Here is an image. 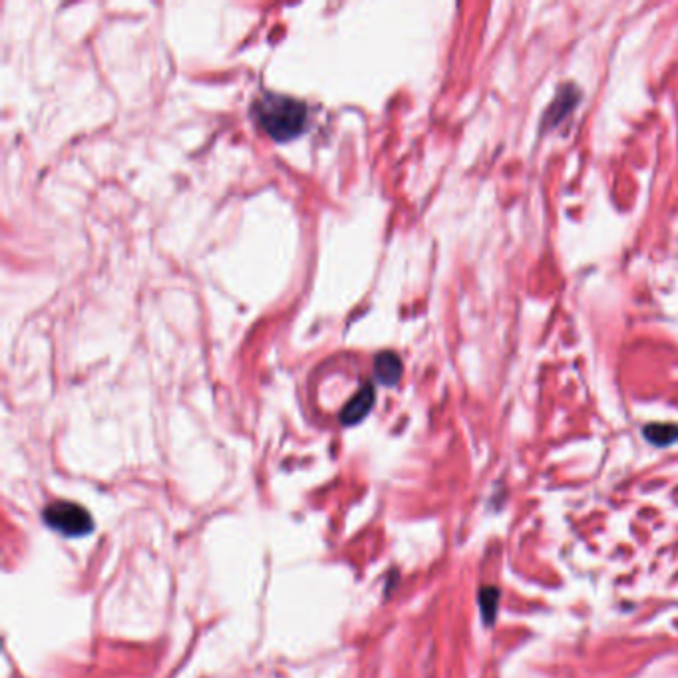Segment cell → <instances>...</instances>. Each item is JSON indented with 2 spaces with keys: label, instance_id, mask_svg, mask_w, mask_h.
I'll return each mask as SVG.
<instances>
[{
  "label": "cell",
  "instance_id": "7",
  "mask_svg": "<svg viewBox=\"0 0 678 678\" xmlns=\"http://www.w3.org/2000/svg\"><path fill=\"white\" fill-rule=\"evenodd\" d=\"M645 438L661 448H667L678 440V426L675 424H649L643 430Z\"/></svg>",
  "mask_w": 678,
  "mask_h": 678
},
{
  "label": "cell",
  "instance_id": "4",
  "mask_svg": "<svg viewBox=\"0 0 678 678\" xmlns=\"http://www.w3.org/2000/svg\"><path fill=\"white\" fill-rule=\"evenodd\" d=\"M374 404V388L372 386H364L342 410V424H358L372 408Z\"/></svg>",
  "mask_w": 678,
  "mask_h": 678
},
{
  "label": "cell",
  "instance_id": "1",
  "mask_svg": "<svg viewBox=\"0 0 678 678\" xmlns=\"http://www.w3.org/2000/svg\"><path fill=\"white\" fill-rule=\"evenodd\" d=\"M257 122L277 142L297 138L307 124V106L295 98L267 94L253 106Z\"/></svg>",
  "mask_w": 678,
  "mask_h": 678
},
{
  "label": "cell",
  "instance_id": "5",
  "mask_svg": "<svg viewBox=\"0 0 678 678\" xmlns=\"http://www.w3.org/2000/svg\"><path fill=\"white\" fill-rule=\"evenodd\" d=\"M374 370H376V376L382 384L392 386L402 376V362L394 352H382V354L376 356Z\"/></svg>",
  "mask_w": 678,
  "mask_h": 678
},
{
  "label": "cell",
  "instance_id": "2",
  "mask_svg": "<svg viewBox=\"0 0 678 678\" xmlns=\"http://www.w3.org/2000/svg\"><path fill=\"white\" fill-rule=\"evenodd\" d=\"M44 521L62 535L80 537L88 535L94 529L92 515L88 509L74 502H54L44 509Z\"/></svg>",
  "mask_w": 678,
  "mask_h": 678
},
{
  "label": "cell",
  "instance_id": "3",
  "mask_svg": "<svg viewBox=\"0 0 678 678\" xmlns=\"http://www.w3.org/2000/svg\"><path fill=\"white\" fill-rule=\"evenodd\" d=\"M579 104V90L575 84H565L559 88L557 96L553 98L551 106L545 110L541 128L543 130H551L555 128L559 122H563L565 116H569L573 112V108Z\"/></svg>",
  "mask_w": 678,
  "mask_h": 678
},
{
  "label": "cell",
  "instance_id": "6",
  "mask_svg": "<svg viewBox=\"0 0 678 678\" xmlns=\"http://www.w3.org/2000/svg\"><path fill=\"white\" fill-rule=\"evenodd\" d=\"M500 589L494 587V585H486L480 589L478 593V603H480V611H482V617H484V623L488 627H492L498 619V609H500Z\"/></svg>",
  "mask_w": 678,
  "mask_h": 678
}]
</instances>
